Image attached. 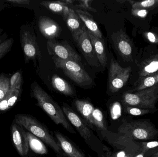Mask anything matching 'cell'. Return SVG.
<instances>
[{
	"label": "cell",
	"mask_w": 158,
	"mask_h": 157,
	"mask_svg": "<svg viewBox=\"0 0 158 157\" xmlns=\"http://www.w3.org/2000/svg\"><path fill=\"white\" fill-rule=\"evenodd\" d=\"M10 78L5 73L0 74V101L7 95L10 90Z\"/></svg>",
	"instance_id": "d4e9b609"
},
{
	"label": "cell",
	"mask_w": 158,
	"mask_h": 157,
	"mask_svg": "<svg viewBox=\"0 0 158 157\" xmlns=\"http://www.w3.org/2000/svg\"><path fill=\"white\" fill-rule=\"evenodd\" d=\"M52 83L53 87L56 90L64 95L72 96L75 94L73 87L66 81L58 76H53Z\"/></svg>",
	"instance_id": "44dd1931"
},
{
	"label": "cell",
	"mask_w": 158,
	"mask_h": 157,
	"mask_svg": "<svg viewBox=\"0 0 158 157\" xmlns=\"http://www.w3.org/2000/svg\"><path fill=\"white\" fill-rule=\"evenodd\" d=\"M145 157H158V151L147 153Z\"/></svg>",
	"instance_id": "74e56055"
},
{
	"label": "cell",
	"mask_w": 158,
	"mask_h": 157,
	"mask_svg": "<svg viewBox=\"0 0 158 157\" xmlns=\"http://www.w3.org/2000/svg\"><path fill=\"white\" fill-rule=\"evenodd\" d=\"M77 2H78L79 3L75 5V7L77 8V9H81V10H84V11L87 10V11L96 13V10L91 6V3L93 2V1L79 0V1H77Z\"/></svg>",
	"instance_id": "1f68e13d"
},
{
	"label": "cell",
	"mask_w": 158,
	"mask_h": 157,
	"mask_svg": "<svg viewBox=\"0 0 158 157\" xmlns=\"http://www.w3.org/2000/svg\"><path fill=\"white\" fill-rule=\"evenodd\" d=\"M55 135L58 141L61 149L69 157H85L77 148H76L64 135L58 132H55Z\"/></svg>",
	"instance_id": "d6986e66"
},
{
	"label": "cell",
	"mask_w": 158,
	"mask_h": 157,
	"mask_svg": "<svg viewBox=\"0 0 158 157\" xmlns=\"http://www.w3.org/2000/svg\"><path fill=\"white\" fill-rule=\"evenodd\" d=\"M131 71V67L123 68L115 60L111 59L108 77L109 88L111 92H117L126 84Z\"/></svg>",
	"instance_id": "ba28073f"
},
{
	"label": "cell",
	"mask_w": 158,
	"mask_h": 157,
	"mask_svg": "<svg viewBox=\"0 0 158 157\" xmlns=\"http://www.w3.org/2000/svg\"><path fill=\"white\" fill-rule=\"evenodd\" d=\"M7 39V35L3 29L0 28V44Z\"/></svg>",
	"instance_id": "e575fe53"
},
{
	"label": "cell",
	"mask_w": 158,
	"mask_h": 157,
	"mask_svg": "<svg viewBox=\"0 0 158 157\" xmlns=\"http://www.w3.org/2000/svg\"><path fill=\"white\" fill-rule=\"evenodd\" d=\"M125 112L128 114L133 116H142L151 113L155 111L152 110L142 109L136 107L126 106L125 108Z\"/></svg>",
	"instance_id": "83f0119b"
},
{
	"label": "cell",
	"mask_w": 158,
	"mask_h": 157,
	"mask_svg": "<svg viewBox=\"0 0 158 157\" xmlns=\"http://www.w3.org/2000/svg\"><path fill=\"white\" fill-rule=\"evenodd\" d=\"M64 21L66 23L68 27L72 33V37L75 41L81 33L83 26L84 24L82 26L81 25V19L80 18L75 10L70 8L69 13Z\"/></svg>",
	"instance_id": "2e32d148"
},
{
	"label": "cell",
	"mask_w": 158,
	"mask_h": 157,
	"mask_svg": "<svg viewBox=\"0 0 158 157\" xmlns=\"http://www.w3.org/2000/svg\"><path fill=\"white\" fill-rule=\"evenodd\" d=\"M47 48L49 54L64 60H71L77 62L81 61V56L68 43L56 42L53 40L47 41Z\"/></svg>",
	"instance_id": "9c48e42d"
},
{
	"label": "cell",
	"mask_w": 158,
	"mask_h": 157,
	"mask_svg": "<svg viewBox=\"0 0 158 157\" xmlns=\"http://www.w3.org/2000/svg\"><path fill=\"white\" fill-rule=\"evenodd\" d=\"M75 11L86 27V29L97 37L102 39L103 36L102 33L92 16L86 11L81 9H77Z\"/></svg>",
	"instance_id": "9a60e30c"
},
{
	"label": "cell",
	"mask_w": 158,
	"mask_h": 157,
	"mask_svg": "<svg viewBox=\"0 0 158 157\" xmlns=\"http://www.w3.org/2000/svg\"><path fill=\"white\" fill-rule=\"evenodd\" d=\"M112 39L115 48L123 57H128L131 54L132 47L126 34L122 31L114 33Z\"/></svg>",
	"instance_id": "5bb4252c"
},
{
	"label": "cell",
	"mask_w": 158,
	"mask_h": 157,
	"mask_svg": "<svg viewBox=\"0 0 158 157\" xmlns=\"http://www.w3.org/2000/svg\"><path fill=\"white\" fill-rule=\"evenodd\" d=\"M118 132L135 141H155L158 138V129L149 120L125 122L119 127Z\"/></svg>",
	"instance_id": "7a4b0ae2"
},
{
	"label": "cell",
	"mask_w": 158,
	"mask_h": 157,
	"mask_svg": "<svg viewBox=\"0 0 158 157\" xmlns=\"http://www.w3.org/2000/svg\"><path fill=\"white\" fill-rule=\"evenodd\" d=\"M62 109L65 115L69 119V120L76 127V129L78 131L80 135L85 141L88 140L91 137L90 130L83 122L80 117L67 106L64 105Z\"/></svg>",
	"instance_id": "4fadbf2b"
},
{
	"label": "cell",
	"mask_w": 158,
	"mask_h": 157,
	"mask_svg": "<svg viewBox=\"0 0 158 157\" xmlns=\"http://www.w3.org/2000/svg\"><path fill=\"white\" fill-rule=\"evenodd\" d=\"M14 120L21 125L27 131L40 139L52 148L56 153L61 154L62 149L59 144L50 134L47 129L34 117L28 114H18Z\"/></svg>",
	"instance_id": "277c9868"
},
{
	"label": "cell",
	"mask_w": 158,
	"mask_h": 157,
	"mask_svg": "<svg viewBox=\"0 0 158 157\" xmlns=\"http://www.w3.org/2000/svg\"><path fill=\"white\" fill-rule=\"evenodd\" d=\"M76 108L85 120L90 125H93L92 113L94 109L93 105L86 100H78L75 101Z\"/></svg>",
	"instance_id": "7402d4cb"
},
{
	"label": "cell",
	"mask_w": 158,
	"mask_h": 157,
	"mask_svg": "<svg viewBox=\"0 0 158 157\" xmlns=\"http://www.w3.org/2000/svg\"><path fill=\"white\" fill-rule=\"evenodd\" d=\"M92 120L93 125L96 126L98 129L102 131H106V127L104 123L103 113L100 110L94 108L92 113Z\"/></svg>",
	"instance_id": "cb8c5ba5"
},
{
	"label": "cell",
	"mask_w": 158,
	"mask_h": 157,
	"mask_svg": "<svg viewBox=\"0 0 158 157\" xmlns=\"http://www.w3.org/2000/svg\"><path fill=\"white\" fill-rule=\"evenodd\" d=\"M148 38L149 41L151 42H155L156 41V37L155 35L152 32H148L147 34Z\"/></svg>",
	"instance_id": "d590c367"
},
{
	"label": "cell",
	"mask_w": 158,
	"mask_h": 157,
	"mask_svg": "<svg viewBox=\"0 0 158 157\" xmlns=\"http://www.w3.org/2000/svg\"><path fill=\"white\" fill-rule=\"evenodd\" d=\"M157 1L155 0H148L141 2H137L133 4L132 6L134 8H147L154 6Z\"/></svg>",
	"instance_id": "d6a6232c"
},
{
	"label": "cell",
	"mask_w": 158,
	"mask_h": 157,
	"mask_svg": "<svg viewBox=\"0 0 158 157\" xmlns=\"http://www.w3.org/2000/svg\"><path fill=\"white\" fill-rule=\"evenodd\" d=\"M109 141L113 150L107 152L103 157H145L146 153L139 142L125 135L118 133L113 135Z\"/></svg>",
	"instance_id": "3957f363"
},
{
	"label": "cell",
	"mask_w": 158,
	"mask_h": 157,
	"mask_svg": "<svg viewBox=\"0 0 158 157\" xmlns=\"http://www.w3.org/2000/svg\"><path fill=\"white\" fill-rule=\"evenodd\" d=\"M158 83V73L145 78L140 84V85H139V87L136 88V90L138 91L143 90L145 88L151 87L157 84Z\"/></svg>",
	"instance_id": "4316f807"
},
{
	"label": "cell",
	"mask_w": 158,
	"mask_h": 157,
	"mask_svg": "<svg viewBox=\"0 0 158 157\" xmlns=\"http://www.w3.org/2000/svg\"><path fill=\"white\" fill-rule=\"evenodd\" d=\"M31 95L37 100L38 105L47 113L56 124H61L72 134L76 133L65 117L63 109L50 95L36 82L31 85Z\"/></svg>",
	"instance_id": "6da1fadb"
},
{
	"label": "cell",
	"mask_w": 158,
	"mask_h": 157,
	"mask_svg": "<svg viewBox=\"0 0 158 157\" xmlns=\"http://www.w3.org/2000/svg\"><path fill=\"white\" fill-rule=\"evenodd\" d=\"M27 132L29 147L34 153L39 155H45L47 150L45 146L41 140L29 132Z\"/></svg>",
	"instance_id": "603a6c76"
},
{
	"label": "cell",
	"mask_w": 158,
	"mask_h": 157,
	"mask_svg": "<svg viewBox=\"0 0 158 157\" xmlns=\"http://www.w3.org/2000/svg\"><path fill=\"white\" fill-rule=\"evenodd\" d=\"M40 4L52 12L61 15L64 20L66 18L70 9L68 6L60 1L56 2L43 1L40 3Z\"/></svg>",
	"instance_id": "ffe728a7"
},
{
	"label": "cell",
	"mask_w": 158,
	"mask_h": 157,
	"mask_svg": "<svg viewBox=\"0 0 158 157\" xmlns=\"http://www.w3.org/2000/svg\"><path fill=\"white\" fill-rule=\"evenodd\" d=\"M158 71V59L151 61L148 65H146L142 70L141 77H144L147 75L154 73Z\"/></svg>",
	"instance_id": "f1b7e54d"
},
{
	"label": "cell",
	"mask_w": 158,
	"mask_h": 157,
	"mask_svg": "<svg viewBox=\"0 0 158 157\" xmlns=\"http://www.w3.org/2000/svg\"><path fill=\"white\" fill-rule=\"evenodd\" d=\"M14 42V39L11 37L7 38L0 44V60L10 51Z\"/></svg>",
	"instance_id": "f546056e"
},
{
	"label": "cell",
	"mask_w": 158,
	"mask_h": 157,
	"mask_svg": "<svg viewBox=\"0 0 158 157\" xmlns=\"http://www.w3.org/2000/svg\"><path fill=\"white\" fill-rule=\"evenodd\" d=\"M56 68H60L66 76L80 86H85L92 83L91 77L79 64L78 62L71 60H64L52 57Z\"/></svg>",
	"instance_id": "52a82bcc"
},
{
	"label": "cell",
	"mask_w": 158,
	"mask_h": 157,
	"mask_svg": "<svg viewBox=\"0 0 158 157\" xmlns=\"http://www.w3.org/2000/svg\"><path fill=\"white\" fill-rule=\"evenodd\" d=\"M10 89H17L22 90L23 80L21 71L14 73L10 78Z\"/></svg>",
	"instance_id": "484cf974"
},
{
	"label": "cell",
	"mask_w": 158,
	"mask_h": 157,
	"mask_svg": "<svg viewBox=\"0 0 158 157\" xmlns=\"http://www.w3.org/2000/svg\"><path fill=\"white\" fill-rule=\"evenodd\" d=\"M158 100V84L135 93H125L123 96V102L126 106L155 111L156 110V105Z\"/></svg>",
	"instance_id": "5b68a950"
},
{
	"label": "cell",
	"mask_w": 158,
	"mask_h": 157,
	"mask_svg": "<svg viewBox=\"0 0 158 157\" xmlns=\"http://www.w3.org/2000/svg\"><path fill=\"white\" fill-rule=\"evenodd\" d=\"M87 31L99 64L101 65L103 67H106V66L107 60L106 48L103 40L94 36L88 29Z\"/></svg>",
	"instance_id": "e0dca14e"
},
{
	"label": "cell",
	"mask_w": 158,
	"mask_h": 157,
	"mask_svg": "<svg viewBox=\"0 0 158 157\" xmlns=\"http://www.w3.org/2000/svg\"><path fill=\"white\" fill-rule=\"evenodd\" d=\"M6 2L17 5H28L30 2L29 0H6Z\"/></svg>",
	"instance_id": "836d02e7"
},
{
	"label": "cell",
	"mask_w": 158,
	"mask_h": 157,
	"mask_svg": "<svg viewBox=\"0 0 158 157\" xmlns=\"http://www.w3.org/2000/svg\"><path fill=\"white\" fill-rule=\"evenodd\" d=\"M11 133L13 143L18 154L21 157L27 156L30 148L27 132L14 120L11 124Z\"/></svg>",
	"instance_id": "8fae6325"
},
{
	"label": "cell",
	"mask_w": 158,
	"mask_h": 157,
	"mask_svg": "<svg viewBox=\"0 0 158 157\" xmlns=\"http://www.w3.org/2000/svg\"><path fill=\"white\" fill-rule=\"evenodd\" d=\"M22 90L10 89L7 95L0 101V113L9 111L20 100Z\"/></svg>",
	"instance_id": "ac0fdd59"
},
{
	"label": "cell",
	"mask_w": 158,
	"mask_h": 157,
	"mask_svg": "<svg viewBox=\"0 0 158 157\" xmlns=\"http://www.w3.org/2000/svg\"><path fill=\"white\" fill-rule=\"evenodd\" d=\"M135 14H137V15L141 17H144L147 14V12L146 10L142 9V10L137 11V13H135Z\"/></svg>",
	"instance_id": "8d00e7d4"
},
{
	"label": "cell",
	"mask_w": 158,
	"mask_h": 157,
	"mask_svg": "<svg viewBox=\"0 0 158 157\" xmlns=\"http://www.w3.org/2000/svg\"><path fill=\"white\" fill-rule=\"evenodd\" d=\"M39 27L41 34L49 40L57 37L62 31V29L59 25L48 17L40 18Z\"/></svg>",
	"instance_id": "7c38bea8"
},
{
	"label": "cell",
	"mask_w": 158,
	"mask_h": 157,
	"mask_svg": "<svg viewBox=\"0 0 158 157\" xmlns=\"http://www.w3.org/2000/svg\"><path fill=\"white\" fill-rule=\"evenodd\" d=\"M75 42L77 43L79 49L87 63L92 66H99V63L97 57L88 35L87 29L85 25L83 26L81 31Z\"/></svg>",
	"instance_id": "30bf717a"
},
{
	"label": "cell",
	"mask_w": 158,
	"mask_h": 157,
	"mask_svg": "<svg viewBox=\"0 0 158 157\" xmlns=\"http://www.w3.org/2000/svg\"><path fill=\"white\" fill-rule=\"evenodd\" d=\"M20 42L24 53L25 62L33 61L36 67L37 60L42 59V54L36 40L33 26L31 25H24L20 29Z\"/></svg>",
	"instance_id": "8992f818"
},
{
	"label": "cell",
	"mask_w": 158,
	"mask_h": 157,
	"mask_svg": "<svg viewBox=\"0 0 158 157\" xmlns=\"http://www.w3.org/2000/svg\"><path fill=\"white\" fill-rule=\"evenodd\" d=\"M110 115L113 120H117L122 115V107L118 102L113 103L110 109Z\"/></svg>",
	"instance_id": "4dcf8cb0"
}]
</instances>
